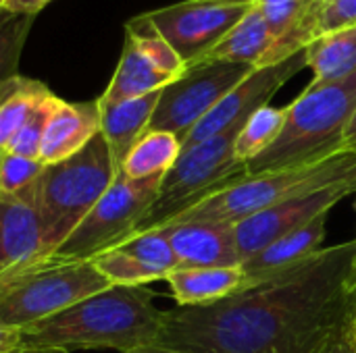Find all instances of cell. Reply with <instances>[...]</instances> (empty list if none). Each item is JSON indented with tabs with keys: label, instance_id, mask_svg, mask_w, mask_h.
<instances>
[{
	"label": "cell",
	"instance_id": "obj_1",
	"mask_svg": "<svg viewBox=\"0 0 356 353\" xmlns=\"http://www.w3.org/2000/svg\"><path fill=\"white\" fill-rule=\"evenodd\" d=\"M356 239L202 308L165 312L156 345L179 353H313L346 322Z\"/></svg>",
	"mask_w": 356,
	"mask_h": 353
},
{
	"label": "cell",
	"instance_id": "obj_2",
	"mask_svg": "<svg viewBox=\"0 0 356 353\" xmlns=\"http://www.w3.org/2000/svg\"><path fill=\"white\" fill-rule=\"evenodd\" d=\"M152 300L154 291L146 285H111L19 331V350L29 353H69L73 350L129 353L156 345L165 312Z\"/></svg>",
	"mask_w": 356,
	"mask_h": 353
},
{
	"label": "cell",
	"instance_id": "obj_3",
	"mask_svg": "<svg viewBox=\"0 0 356 353\" xmlns=\"http://www.w3.org/2000/svg\"><path fill=\"white\" fill-rule=\"evenodd\" d=\"M334 185L356 187V148H338L305 162L244 175L198 198L161 227L175 223H238L280 202ZM159 229V227H156Z\"/></svg>",
	"mask_w": 356,
	"mask_h": 353
},
{
	"label": "cell",
	"instance_id": "obj_4",
	"mask_svg": "<svg viewBox=\"0 0 356 353\" xmlns=\"http://www.w3.org/2000/svg\"><path fill=\"white\" fill-rule=\"evenodd\" d=\"M117 173L108 144L100 133L77 154L44 166L31 185L44 258L52 256L79 227L113 185Z\"/></svg>",
	"mask_w": 356,
	"mask_h": 353
},
{
	"label": "cell",
	"instance_id": "obj_5",
	"mask_svg": "<svg viewBox=\"0 0 356 353\" xmlns=\"http://www.w3.org/2000/svg\"><path fill=\"white\" fill-rule=\"evenodd\" d=\"M356 108V73L332 83L309 85L290 106L275 144L246 164L248 175L275 171L342 148L344 129Z\"/></svg>",
	"mask_w": 356,
	"mask_h": 353
},
{
	"label": "cell",
	"instance_id": "obj_6",
	"mask_svg": "<svg viewBox=\"0 0 356 353\" xmlns=\"http://www.w3.org/2000/svg\"><path fill=\"white\" fill-rule=\"evenodd\" d=\"M106 287L92 260L42 258L0 281V327L23 331Z\"/></svg>",
	"mask_w": 356,
	"mask_h": 353
},
{
	"label": "cell",
	"instance_id": "obj_7",
	"mask_svg": "<svg viewBox=\"0 0 356 353\" xmlns=\"http://www.w3.org/2000/svg\"><path fill=\"white\" fill-rule=\"evenodd\" d=\"M163 177L129 179L121 171L113 185L52 254L56 260H92L134 235L136 227L154 204Z\"/></svg>",
	"mask_w": 356,
	"mask_h": 353
},
{
	"label": "cell",
	"instance_id": "obj_8",
	"mask_svg": "<svg viewBox=\"0 0 356 353\" xmlns=\"http://www.w3.org/2000/svg\"><path fill=\"white\" fill-rule=\"evenodd\" d=\"M254 67L207 58L184 71L159 98L148 131H169L181 141L186 135L240 83Z\"/></svg>",
	"mask_w": 356,
	"mask_h": 353
},
{
	"label": "cell",
	"instance_id": "obj_9",
	"mask_svg": "<svg viewBox=\"0 0 356 353\" xmlns=\"http://www.w3.org/2000/svg\"><path fill=\"white\" fill-rule=\"evenodd\" d=\"M250 6L252 4L184 0L144 15L179 54L186 67H192L209 58V54L250 10Z\"/></svg>",
	"mask_w": 356,
	"mask_h": 353
},
{
	"label": "cell",
	"instance_id": "obj_10",
	"mask_svg": "<svg viewBox=\"0 0 356 353\" xmlns=\"http://www.w3.org/2000/svg\"><path fill=\"white\" fill-rule=\"evenodd\" d=\"M307 48L290 58L254 69L244 81H240L181 141V150L196 146L234 125H242L252 112L267 106L269 100L302 69H307Z\"/></svg>",
	"mask_w": 356,
	"mask_h": 353
},
{
	"label": "cell",
	"instance_id": "obj_11",
	"mask_svg": "<svg viewBox=\"0 0 356 353\" xmlns=\"http://www.w3.org/2000/svg\"><path fill=\"white\" fill-rule=\"evenodd\" d=\"M356 193L355 185H334L315 193L292 198L269 206L261 212H254L236 223V243L242 262L259 254L271 241L282 235L311 223L317 216L330 214V210L340 204L344 198Z\"/></svg>",
	"mask_w": 356,
	"mask_h": 353
},
{
	"label": "cell",
	"instance_id": "obj_12",
	"mask_svg": "<svg viewBox=\"0 0 356 353\" xmlns=\"http://www.w3.org/2000/svg\"><path fill=\"white\" fill-rule=\"evenodd\" d=\"M42 235L31 187L0 198V281L42 260Z\"/></svg>",
	"mask_w": 356,
	"mask_h": 353
},
{
	"label": "cell",
	"instance_id": "obj_13",
	"mask_svg": "<svg viewBox=\"0 0 356 353\" xmlns=\"http://www.w3.org/2000/svg\"><path fill=\"white\" fill-rule=\"evenodd\" d=\"M165 231L179 268L242 266L234 223H175Z\"/></svg>",
	"mask_w": 356,
	"mask_h": 353
},
{
	"label": "cell",
	"instance_id": "obj_14",
	"mask_svg": "<svg viewBox=\"0 0 356 353\" xmlns=\"http://www.w3.org/2000/svg\"><path fill=\"white\" fill-rule=\"evenodd\" d=\"M100 133V106L98 100L65 102L54 100L38 160L46 164L60 162L77 154Z\"/></svg>",
	"mask_w": 356,
	"mask_h": 353
},
{
	"label": "cell",
	"instance_id": "obj_15",
	"mask_svg": "<svg viewBox=\"0 0 356 353\" xmlns=\"http://www.w3.org/2000/svg\"><path fill=\"white\" fill-rule=\"evenodd\" d=\"M327 233V214L313 218L311 223L282 235L280 239L271 241L259 254L242 262V270L248 279V287L259 285L277 273H284L311 256H315L325 241Z\"/></svg>",
	"mask_w": 356,
	"mask_h": 353
},
{
	"label": "cell",
	"instance_id": "obj_16",
	"mask_svg": "<svg viewBox=\"0 0 356 353\" xmlns=\"http://www.w3.org/2000/svg\"><path fill=\"white\" fill-rule=\"evenodd\" d=\"M179 308H202L223 302L248 287L242 266L175 268L165 279Z\"/></svg>",
	"mask_w": 356,
	"mask_h": 353
},
{
	"label": "cell",
	"instance_id": "obj_17",
	"mask_svg": "<svg viewBox=\"0 0 356 353\" xmlns=\"http://www.w3.org/2000/svg\"><path fill=\"white\" fill-rule=\"evenodd\" d=\"M161 92H152V94L131 98V100H123V102H115V104H100L98 102V106H100V135L106 139L117 169H121L129 150L148 131V125L152 121Z\"/></svg>",
	"mask_w": 356,
	"mask_h": 353
},
{
	"label": "cell",
	"instance_id": "obj_18",
	"mask_svg": "<svg viewBox=\"0 0 356 353\" xmlns=\"http://www.w3.org/2000/svg\"><path fill=\"white\" fill-rule=\"evenodd\" d=\"M175 79L163 73L138 46L134 40L125 37L119 64L106 85L104 94L98 98L100 104H115L131 98H140L152 92L165 89Z\"/></svg>",
	"mask_w": 356,
	"mask_h": 353
},
{
	"label": "cell",
	"instance_id": "obj_19",
	"mask_svg": "<svg viewBox=\"0 0 356 353\" xmlns=\"http://www.w3.org/2000/svg\"><path fill=\"white\" fill-rule=\"evenodd\" d=\"M275 42L277 37L271 31L265 15L257 4H252L250 10L232 27V31L209 54V58L240 62L261 69L265 67V60L271 54Z\"/></svg>",
	"mask_w": 356,
	"mask_h": 353
},
{
	"label": "cell",
	"instance_id": "obj_20",
	"mask_svg": "<svg viewBox=\"0 0 356 353\" xmlns=\"http://www.w3.org/2000/svg\"><path fill=\"white\" fill-rule=\"evenodd\" d=\"M313 85L340 81L356 73V25L327 33L307 46Z\"/></svg>",
	"mask_w": 356,
	"mask_h": 353
},
{
	"label": "cell",
	"instance_id": "obj_21",
	"mask_svg": "<svg viewBox=\"0 0 356 353\" xmlns=\"http://www.w3.org/2000/svg\"><path fill=\"white\" fill-rule=\"evenodd\" d=\"M50 94L46 83L23 75H15L0 87V152L8 148L33 108Z\"/></svg>",
	"mask_w": 356,
	"mask_h": 353
},
{
	"label": "cell",
	"instance_id": "obj_22",
	"mask_svg": "<svg viewBox=\"0 0 356 353\" xmlns=\"http://www.w3.org/2000/svg\"><path fill=\"white\" fill-rule=\"evenodd\" d=\"M181 154V139L169 131H146L129 150L121 173L129 179L165 177Z\"/></svg>",
	"mask_w": 356,
	"mask_h": 353
},
{
	"label": "cell",
	"instance_id": "obj_23",
	"mask_svg": "<svg viewBox=\"0 0 356 353\" xmlns=\"http://www.w3.org/2000/svg\"><path fill=\"white\" fill-rule=\"evenodd\" d=\"M284 125H286V108H275L267 104L257 112H252L244 121L236 137V160L248 164L250 160L261 156L282 135Z\"/></svg>",
	"mask_w": 356,
	"mask_h": 353
},
{
	"label": "cell",
	"instance_id": "obj_24",
	"mask_svg": "<svg viewBox=\"0 0 356 353\" xmlns=\"http://www.w3.org/2000/svg\"><path fill=\"white\" fill-rule=\"evenodd\" d=\"M125 37L134 40L136 46L167 75L173 79L181 77L188 69L186 62L179 58V54L169 46V42L154 29V25L148 21L146 15H138L125 23Z\"/></svg>",
	"mask_w": 356,
	"mask_h": 353
},
{
	"label": "cell",
	"instance_id": "obj_25",
	"mask_svg": "<svg viewBox=\"0 0 356 353\" xmlns=\"http://www.w3.org/2000/svg\"><path fill=\"white\" fill-rule=\"evenodd\" d=\"M92 262L111 285H148L152 281L167 279L163 270L123 252L121 248H111L94 256Z\"/></svg>",
	"mask_w": 356,
	"mask_h": 353
},
{
	"label": "cell",
	"instance_id": "obj_26",
	"mask_svg": "<svg viewBox=\"0 0 356 353\" xmlns=\"http://www.w3.org/2000/svg\"><path fill=\"white\" fill-rule=\"evenodd\" d=\"M35 17L29 15H0V87L13 79L19 69L23 46L31 33Z\"/></svg>",
	"mask_w": 356,
	"mask_h": 353
},
{
	"label": "cell",
	"instance_id": "obj_27",
	"mask_svg": "<svg viewBox=\"0 0 356 353\" xmlns=\"http://www.w3.org/2000/svg\"><path fill=\"white\" fill-rule=\"evenodd\" d=\"M56 96L50 94L48 98H44L31 112V117L25 121V125L19 129V133L10 139L8 148L4 152L8 154H17V156H25V158H38L40 156V146H42V137L52 112Z\"/></svg>",
	"mask_w": 356,
	"mask_h": 353
},
{
	"label": "cell",
	"instance_id": "obj_28",
	"mask_svg": "<svg viewBox=\"0 0 356 353\" xmlns=\"http://www.w3.org/2000/svg\"><path fill=\"white\" fill-rule=\"evenodd\" d=\"M44 164L38 158H25L17 154H2L0 160V193L15 196L31 187L42 175Z\"/></svg>",
	"mask_w": 356,
	"mask_h": 353
},
{
	"label": "cell",
	"instance_id": "obj_29",
	"mask_svg": "<svg viewBox=\"0 0 356 353\" xmlns=\"http://www.w3.org/2000/svg\"><path fill=\"white\" fill-rule=\"evenodd\" d=\"M257 6L265 15L271 31L280 42L282 37H286L290 31L296 29L302 17L311 10L313 0H259Z\"/></svg>",
	"mask_w": 356,
	"mask_h": 353
},
{
	"label": "cell",
	"instance_id": "obj_30",
	"mask_svg": "<svg viewBox=\"0 0 356 353\" xmlns=\"http://www.w3.org/2000/svg\"><path fill=\"white\" fill-rule=\"evenodd\" d=\"M313 353H356L355 343H353L350 333H348V325L344 322L317 352Z\"/></svg>",
	"mask_w": 356,
	"mask_h": 353
},
{
	"label": "cell",
	"instance_id": "obj_31",
	"mask_svg": "<svg viewBox=\"0 0 356 353\" xmlns=\"http://www.w3.org/2000/svg\"><path fill=\"white\" fill-rule=\"evenodd\" d=\"M52 0H6L2 12L8 15H29L35 17L44 6H48Z\"/></svg>",
	"mask_w": 356,
	"mask_h": 353
},
{
	"label": "cell",
	"instance_id": "obj_32",
	"mask_svg": "<svg viewBox=\"0 0 356 353\" xmlns=\"http://www.w3.org/2000/svg\"><path fill=\"white\" fill-rule=\"evenodd\" d=\"M346 325H348V333L356 347V270L350 277L348 293H346Z\"/></svg>",
	"mask_w": 356,
	"mask_h": 353
},
{
	"label": "cell",
	"instance_id": "obj_33",
	"mask_svg": "<svg viewBox=\"0 0 356 353\" xmlns=\"http://www.w3.org/2000/svg\"><path fill=\"white\" fill-rule=\"evenodd\" d=\"M19 343H21L19 331H10V329L0 327V353L19 352Z\"/></svg>",
	"mask_w": 356,
	"mask_h": 353
},
{
	"label": "cell",
	"instance_id": "obj_34",
	"mask_svg": "<svg viewBox=\"0 0 356 353\" xmlns=\"http://www.w3.org/2000/svg\"><path fill=\"white\" fill-rule=\"evenodd\" d=\"M342 148H356V108L344 129V135H342Z\"/></svg>",
	"mask_w": 356,
	"mask_h": 353
},
{
	"label": "cell",
	"instance_id": "obj_35",
	"mask_svg": "<svg viewBox=\"0 0 356 353\" xmlns=\"http://www.w3.org/2000/svg\"><path fill=\"white\" fill-rule=\"evenodd\" d=\"M129 353H179L173 352V350H167V347H161V345H146V347H140V350H134Z\"/></svg>",
	"mask_w": 356,
	"mask_h": 353
},
{
	"label": "cell",
	"instance_id": "obj_36",
	"mask_svg": "<svg viewBox=\"0 0 356 353\" xmlns=\"http://www.w3.org/2000/svg\"><path fill=\"white\" fill-rule=\"evenodd\" d=\"M215 2H225V4H257L259 0H215Z\"/></svg>",
	"mask_w": 356,
	"mask_h": 353
},
{
	"label": "cell",
	"instance_id": "obj_37",
	"mask_svg": "<svg viewBox=\"0 0 356 353\" xmlns=\"http://www.w3.org/2000/svg\"><path fill=\"white\" fill-rule=\"evenodd\" d=\"M332 0H313V6H323V4H330ZM311 6V8H313Z\"/></svg>",
	"mask_w": 356,
	"mask_h": 353
},
{
	"label": "cell",
	"instance_id": "obj_38",
	"mask_svg": "<svg viewBox=\"0 0 356 353\" xmlns=\"http://www.w3.org/2000/svg\"><path fill=\"white\" fill-rule=\"evenodd\" d=\"M4 2H6V0H0V15H2V8H4Z\"/></svg>",
	"mask_w": 356,
	"mask_h": 353
},
{
	"label": "cell",
	"instance_id": "obj_39",
	"mask_svg": "<svg viewBox=\"0 0 356 353\" xmlns=\"http://www.w3.org/2000/svg\"><path fill=\"white\" fill-rule=\"evenodd\" d=\"M355 196H356V193H355ZM355 270H356V258H355V268H353V273H355Z\"/></svg>",
	"mask_w": 356,
	"mask_h": 353
},
{
	"label": "cell",
	"instance_id": "obj_40",
	"mask_svg": "<svg viewBox=\"0 0 356 353\" xmlns=\"http://www.w3.org/2000/svg\"><path fill=\"white\" fill-rule=\"evenodd\" d=\"M13 353H29V352H21V350H19V352H13Z\"/></svg>",
	"mask_w": 356,
	"mask_h": 353
},
{
	"label": "cell",
	"instance_id": "obj_41",
	"mask_svg": "<svg viewBox=\"0 0 356 353\" xmlns=\"http://www.w3.org/2000/svg\"><path fill=\"white\" fill-rule=\"evenodd\" d=\"M2 154H4V152H0V160H2Z\"/></svg>",
	"mask_w": 356,
	"mask_h": 353
},
{
	"label": "cell",
	"instance_id": "obj_42",
	"mask_svg": "<svg viewBox=\"0 0 356 353\" xmlns=\"http://www.w3.org/2000/svg\"><path fill=\"white\" fill-rule=\"evenodd\" d=\"M0 198H2V193H0Z\"/></svg>",
	"mask_w": 356,
	"mask_h": 353
}]
</instances>
